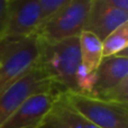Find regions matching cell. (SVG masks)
<instances>
[{
    "instance_id": "6da1fadb",
    "label": "cell",
    "mask_w": 128,
    "mask_h": 128,
    "mask_svg": "<svg viewBox=\"0 0 128 128\" xmlns=\"http://www.w3.org/2000/svg\"><path fill=\"white\" fill-rule=\"evenodd\" d=\"M36 65L60 93L81 92L79 36L58 42L40 40V55Z\"/></svg>"
},
{
    "instance_id": "7a4b0ae2",
    "label": "cell",
    "mask_w": 128,
    "mask_h": 128,
    "mask_svg": "<svg viewBox=\"0 0 128 128\" xmlns=\"http://www.w3.org/2000/svg\"><path fill=\"white\" fill-rule=\"evenodd\" d=\"M38 55L40 40L34 35L0 40V94L35 65Z\"/></svg>"
},
{
    "instance_id": "3957f363",
    "label": "cell",
    "mask_w": 128,
    "mask_h": 128,
    "mask_svg": "<svg viewBox=\"0 0 128 128\" xmlns=\"http://www.w3.org/2000/svg\"><path fill=\"white\" fill-rule=\"evenodd\" d=\"M68 104L98 128H128V104L82 92H62Z\"/></svg>"
},
{
    "instance_id": "277c9868",
    "label": "cell",
    "mask_w": 128,
    "mask_h": 128,
    "mask_svg": "<svg viewBox=\"0 0 128 128\" xmlns=\"http://www.w3.org/2000/svg\"><path fill=\"white\" fill-rule=\"evenodd\" d=\"M92 0H71L38 26L34 36L42 42H58L83 32Z\"/></svg>"
},
{
    "instance_id": "5b68a950",
    "label": "cell",
    "mask_w": 128,
    "mask_h": 128,
    "mask_svg": "<svg viewBox=\"0 0 128 128\" xmlns=\"http://www.w3.org/2000/svg\"><path fill=\"white\" fill-rule=\"evenodd\" d=\"M55 90L46 75L34 65L22 78L0 94V125L30 96L42 91Z\"/></svg>"
},
{
    "instance_id": "8992f818",
    "label": "cell",
    "mask_w": 128,
    "mask_h": 128,
    "mask_svg": "<svg viewBox=\"0 0 128 128\" xmlns=\"http://www.w3.org/2000/svg\"><path fill=\"white\" fill-rule=\"evenodd\" d=\"M42 22L40 0H9L7 24L1 40H14L34 35Z\"/></svg>"
},
{
    "instance_id": "52a82bcc",
    "label": "cell",
    "mask_w": 128,
    "mask_h": 128,
    "mask_svg": "<svg viewBox=\"0 0 128 128\" xmlns=\"http://www.w3.org/2000/svg\"><path fill=\"white\" fill-rule=\"evenodd\" d=\"M58 93L48 90L30 96L0 125V128H40Z\"/></svg>"
},
{
    "instance_id": "ba28073f",
    "label": "cell",
    "mask_w": 128,
    "mask_h": 128,
    "mask_svg": "<svg viewBox=\"0 0 128 128\" xmlns=\"http://www.w3.org/2000/svg\"><path fill=\"white\" fill-rule=\"evenodd\" d=\"M128 22V11L117 8L106 0H92L84 24V32L104 40L111 32Z\"/></svg>"
},
{
    "instance_id": "9c48e42d",
    "label": "cell",
    "mask_w": 128,
    "mask_h": 128,
    "mask_svg": "<svg viewBox=\"0 0 128 128\" xmlns=\"http://www.w3.org/2000/svg\"><path fill=\"white\" fill-rule=\"evenodd\" d=\"M126 78H128L127 53L104 58L92 76L88 94L99 97Z\"/></svg>"
},
{
    "instance_id": "30bf717a",
    "label": "cell",
    "mask_w": 128,
    "mask_h": 128,
    "mask_svg": "<svg viewBox=\"0 0 128 128\" xmlns=\"http://www.w3.org/2000/svg\"><path fill=\"white\" fill-rule=\"evenodd\" d=\"M80 61H81L82 83L81 92L88 93L96 70L104 58L102 55V40L89 32H82L79 35Z\"/></svg>"
},
{
    "instance_id": "8fae6325",
    "label": "cell",
    "mask_w": 128,
    "mask_h": 128,
    "mask_svg": "<svg viewBox=\"0 0 128 128\" xmlns=\"http://www.w3.org/2000/svg\"><path fill=\"white\" fill-rule=\"evenodd\" d=\"M40 128H98L81 116L58 93L51 110L44 118Z\"/></svg>"
},
{
    "instance_id": "7c38bea8",
    "label": "cell",
    "mask_w": 128,
    "mask_h": 128,
    "mask_svg": "<svg viewBox=\"0 0 128 128\" xmlns=\"http://www.w3.org/2000/svg\"><path fill=\"white\" fill-rule=\"evenodd\" d=\"M128 52V22L122 24L111 32L102 40V55L104 58L125 54Z\"/></svg>"
},
{
    "instance_id": "4fadbf2b",
    "label": "cell",
    "mask_w": 128,
    "mask_h": 128,
    "mask_svg": "<svg viewBox=\"0 0 128 128\" xmlns=\"http://www.w3.org/2000/svg\"><path fill=\"white\" fill-rule=\"evenodd\" d=\"M97 98L111 102L128 104V78L124 79L119 84H117L116 86L106 91L104 93H102L101 96Z\"/></svg>"
},
{
    "instance_id": "5bb4252c",
    "label": "cell",
    "mask_w": 128,
    "mask_h": 128,
    "mask_svg": "<svg viewBox=\"0 0 128 128\" xmlns=\"http://www.w3.org/2000/svg\"><path fill=\"white\" fill-rule=\"evenodd\" d=\"M9 0H0V40L4 35L7 24V11H8Z\"/></svg>"
},
{
    "instance_id": "9a60e30c",
    "label": "cell",
    "mask_w": 128,
    "mask_h": 128,
    "mask_svg": "<svg viewBox=\"0 0 128 128\" xmlns=\"http://www.w3.org/2000/svg\"><path fill=\"white\" fill-rule=\"evenodd\" d=\"M109 4H114L117 8H120L122 10H127L128 11V0H106Z\"/></svg>"
}]
</instances>
